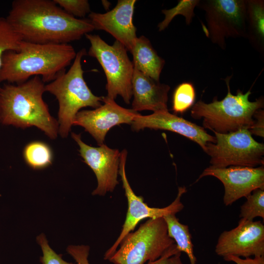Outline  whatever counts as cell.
I'll return each mask as SVG.
<instances>
[{
	"label": "cell",
	"mask_w": 264,
	"mask_h": 264,
	"mask_svg": "<svg viewBox=\"0 0 264 264\" xmlns=\"http://www.w3.org/2000/svg\"><path fill=\"white\" fill-rule=\"evenodd\" d=\"M6 18L22 41L35 44H68L94 30L88 19L68 14L53 0H15Z\"/></svg>",
	"instance_id": "cell-1"
},
{
	"label": "cell",
	"mask_w": 264,
	"mask_h": 264,
	"mask_svg": "<svg viewBox=\"0 0 264 264\" xmlns=\"http://www.w3.org/2000/svg\"><path fill=\"white\" fill-rule=\"evenodd\" d=\"M76 52L69 44H39L22 41L18 51L5 52L0 68V84H19L40 76L50 82L74 60Z\"/></svg>",
	"instance_id": "cell-2"
},
{
	"label": "cell",
	"mask_w": 264,
	"mask_h": 264,
	"mask_svg": "<svg viewBox=\"0 0 264 264\" xmlns=\"http://www.w3.org/2000/svg\"><path fill=\"white\" fill-rule=\"evenodd\" d=\"M45 85L38 76L19 84L3 83L0 86V123L22 129L35 127L55 139L59 125L43 98Z\"/></svg>",
	"instance_id": "cell-3"
},
{
	"label": "cell",
	"mask_w": 264,
	"mask_h": 264,
	"mask_svg": "<svg viewBox=\"0 0 264 264\" xmlns=\"http://www.w3.org/2000/svg\"><path fill=\"white\" fill-rule=\"evenodd\" d=\"M231 77L227 76L224 79L228 91L223 99L219 101L215 97L210 103L200 100L191 110V117L202 118L203 128L214 132L225 134L241 129L249 130L254 122V114L264 107L262 97L253 102L249 101L250 89L245 93L238 89L236 95L232 94L229 85Z\"/></svg>",
	"instance_id": "cell-4"
},
{
	"label": "cell",
	"mask_w": 264,
	"mask_h": 264,
	"mask_svg": "<svg viewBox=\"0 0 264 264\" xmlns=\"http://www.w3.org/2000/svg\"><path fill=\"white\" fill-rule=\"evenodd\" d=\"M86 54V49L79 50L69 69L45 85V91L54 95L58 101L59 134L63 138L68 136L80 109L88 107L96 109L102 105L103 96L93 94L84 78L81 61Z\"/></svg>",
	"instance_id": "cell-5"
},
{
	"label": "cell",
	"mask_w": 264,
	"mask_h": 264,
	"mask_svg": "<svg viewBox=\"0 0 264 264\" xmlns=\"http://www.w3.org/2000/svg\"><path fill=\"white\" fill-rule=\"evenodd\" d=\"M175 244L163 218L149 219L125 237L108 260L113 264H144L158 259Z\"/></svg>",
	"instance_id": "cell-6"
},
{
	"label": "cell",
	"mask_w": 264,
	"mask_h": 264,
	"mask_svg": "<svg viewBox=\"0 0 264 264\" xmlns=\"http://www.w3.org/2000/svg\"><path fill=\"white\" fill-rule=\"evenodd\" d=\"M85 37L90 44L88 55L98 61L106 75V96L114 100L120 95L127 104H130L134 66L128 57V50L117 41L110 45L98 35L88 33Z\"/></svg>",
	"instance_id": "cell-7"
},
{
	"label": "cell",
	"mask_w": 264,
	"mask_h": 264,
	"mask_svg": "<svg viewBox=\"0 0 264 264\" xmlns=\"http://www.w3.org/2000/svg\"><path fill=\"white\" fill-rule=\"evenodd\" d=\"M214 133L216 142L208 143L204 151L210 156L211 166L264 165V145L255 140L248 129L225 134Z\"/></svg>",
	"instance_id": "cell-8"
},
{
	"label": "cell",
	"mask_w": 264,
	"mask_h": 264,
	"mask_svg": "<svg viewBox=\"0 0 264 264\" xmlns=\"http://www.w3.org/2000/svg\"><path fill=\"white\" fill-rule=\"evenodd\" d=\"M197 6L205 12L206 36L222 49L229 38H246L245 0H199Z\"/></svg>",
	"instance_id": "cell-9"
},
{
	"label": "cell",
	"mask_w": 264,
	"mask_h": 264,
	"mask_svg": "<svg viewBox=\"0 0 264 264\" xmlns=\"http://www.w3.org/2000/svg\"><path fill=\"white\" fill-rule=\"evenodd\" d=\"M128 152L123 150L120 152V163L118 174L121 177L123 187L128 202V210L121 231L116 241L106 252L104 259L108 260L118 249L125 237L134 231L135 227L143 220L163 218L170 214H176L181 211L184 205L181 201V198L186 192L185 187H179L178 193L175 200L168 206L163 208L151 207L144 201L142 196H137L132 190L128 180L125 165Z\"/></svg>",
	"instance_id": "cell-10"
},
{
	"label": "cell",
	"mask_w": 264,
	"mask_h": 264,
	"mask_svg": "<svg viewBox=\"0 0 264 264\" xmlns=\"http://www.w3.org/2000/svg\"><path fill=\"white\" fill-rule=\"evenodd\" d=\"M71 137L79 147L80 156L94 173L97 181L93 196H105L107 192H113L118 184V175L120 152L103 144L99 147H92L83 141L81 134L71 132Z\"/></svg>",
	"instance_id": "cell-11"
},
{
	"label": "cell",
	"mask_w": 264,
	"mask_h": 264,
	"mask_svg": "<svg viewBox=\"0 0 264 264\" xmlns=\"http://www.w3.org/2000/svg\"><path fill=\"white\" fill-rule=\"evenodd\" d=\"M215 252L223 258L264 256V224L261 221L241 219L237 227L220 235Z\"/></svg>",
	"instance_id": "cell-12"
},
{
	"label": "cell",
	"mask_w": 264,
	"mask_h": 264,
	"mask_svg": "<svg viewBox=\"0 0 264 264\" xmlns=\"http://www.w3.org/2000/svg\"><path fill=\"white\" fill-rule=\"evenodd\" d=\"M205 176H213L222 182L224 187L223 201L226 206L231 205L242 197L246 198L256 189H264V165L226 168L210 166L204 170L197 181Z\"/></svg>",
	"instance_id": "cell-13"
},
{
	"label": "cell",
	"mask_w": 264,
	"mask_h": 264,
	"mask_svg": "<svg viewBox=\"0 0 264 264\" xmlns=\"http://www.w3.org/2000/svg\"><path fill=\"white\" fill-rule=\"evenodd\" d=\"M104 104L92 110H80L76 115L73 125L84 128L98 145L104 144L109 131L115 126L131 124L139 113L132 109L118 105L114 100L103 96Z\"/></svg>",
	"instance_id": "cell-14"
},
{
	"label": "cell",
	"mask_w": 264,
	"mask_h": 264,
	"mask_svg": "<svg viewBox=\"0 0 264 264\" xmlns=\"http://www.w3.org/2000/svg\"><path fill=\"white\" fill-rule=\"evenodd\" d=\"M136 2L135 0H118L115 6L107 12H91L88 15L94 29L109 33L130 52L137 38L133 23Z\"/></svg>",
	"instance_id": "cell-15"
},
{
	"label": "cell",
	"mask_w": 264,
	"mask_h": 264,
	"mask_svg": "<svg viewBox=\"0 0 264 264\" xmlns=\"http://www.w3.org/2000/svg\"><path fill=\"white\" fill-rule=\"evenodd\" d=\"M131 128L134 132L149 128L175 132L197 143L203 151L208 143L216 142L215 136L208 134L203 127L172 114L168 110L154 112L147 115L139 113L131 123Z\"/></svg>",
	"instance_id": "cell-16"
},
{
	"label": "cell",
	"mask_w": 264,
	"mask_h": 264,
	"mask_svg": "<svg viewBox=\"0 0 264 264\" xmlns=\"http://www.w3.org/2000/svg\"><path fill=\"white\" fill-rule=\"evenodd\" d=\"M132 110L136 112L150 110H167L169 85L160 83L134 68L132 81Z\"/></svg>",
	"instance_id": "cell-17"
},
{
	"label": "cell",
	"mask_w": 264,
	"mask_h": 264,
	"mask_svg": "<svg viewBox=\"0 0 264 264\" xmlns=\"http://www.w3.org/2000/svg\"><path fill=\"white\" fill-rule=\"evenodd\" d=\"M131 53L133 56L134 68L159 82L165 61L158 55L149 40L144 36L137 37Z\"/></svg>",
	"instance_id": "cell-18"
},
{
	"label": "cell",
	"mask_w": 264,
	"mask_h": 264,
	"mask_svg": "<svg viewBox=\"0 0 264 264\" xmlns=\"http://www.w3.org/2000/svg\"><path fill=\"white\" fill-rule=\"evenodd\" d=\"M246 38L252 46L264 57V1L246 0Z\"/></svg>",
	"instance_id": "cell-19"
},
{
	"label": "cell",
	"mask_w": 264,
	"mask_h": 264,
	"mask_svg": "<svg viewBox=\"0 0 264 264\" xmlns=\"http://www.w3.org/2000/svg\"><path fill=\"white\" fill-rule=\"evenodd\" d=\"M163 218L167 224L168 235L174 241L178 249L188 256L191 264H197L188 226L181 223L175 214L168 215Z\"/></svg>",
	"instance_id": "cell-20"
},
{
	"label": "cell",
	"mask_w": 264,
	"mask_h": 264,
	"mask_svg": "<svg viewBox=\"0 0 264 264\" xmlns=\"http://www.w3.org/2000/svg\"><path fill=\"white\" fill-rule=\"evenodd\" d=\"M26 163L33 169L45 168L52 164L53 154L45 143L35 141L28 143L23 151Z\"/></svg>",
	"instance_id": "cell-21"
},
{
	"label": "cell",
	"mask_w": 264,
	"mask_h": 264,
	"mask_svg": "<svg viewBox=\"0 0 264 264\" xmlns=\"http://www.w3.org/2000/svg\"><path fill=\"white\" fill-rule=\"evenodd\" d=\"M199 1L198 0H179L178 4L174 7L168 10H162V12L165 15V18L158 24V30L161 31L164 30L174 17L178 15L184 16L186 24H190L194 16V8Z\"/></svg>",
	"instance_id": "cell-22"
},
{
	"label": "cell",
	"mask_w": 264,
	"mask_h": 264,
	"mask_svg": "<svg viewBox=\"0 0 264 264\" xmlns=\"http://www.w3.org/2000/svg\"><path fill=\"white\" fill-rule=\"evenodd\" d=\"M246 198L241 207L240 218L248 220L258 217L264 219V189H256Z\"/></svg>",
	"instance_id": "cell-23"
},
{
	"label": "cell",
	"mask_w": 264,
	"mask_h": 264,
	"mask_svg": "<svg viewBox=\"0 0 264 264\" xmlns=\"http://www.w3.org/2000/svg\"><path fill=\"white\" fill-rule=\"evenodd\" d=\"M196 91L193 85L189 82L179 84L175 89L172 100V110L175 113L182 114L194 104Z\"/></svg>",
	"instance_id": "cell-24"
},
{
	"label": "cell",
	"mask_w": 264,
	"mask_h": 264,
	"mask_svg": "<svg viewBox=\"0 0 264 264\" xmlns=\"http://www.w3.org/2000/svg\"><path fill=\"white\" fill-rule=\"evenodd\" d=\"M22 41L6 18L0 17V68L3 54L8 51H18Z\"/></svg>",
	"instance_id": "cell-25"
},
{
	"label": "cell",
	"mask_w": 264,
	"mask_h": 264,
	"mask_svg": "<svg viewBox=\"0 0 264 264\" xmlns=\"http://www.w3.org/2000/svg\"><path fill=\"white\" fill-rule=\"evenodd\" d=\"M54 2L68 14L79 19L84 18L90 12L87 0H53Z\"/></svg>",
	"instance_id": "cell-26"
},
{
	"label": "cell",
	"mask_w": 264,
	"mask_h": 264,
	"mask_svg": "<svg viewBox=\"0 0 264 264\" xmlns=\"http://www.w3.org/2000/svg\"><path fill=\"white\" fill-rule=\"evenodd\" d=\"M37 241L43 252V256L40 257L42 264H73L64 260L62 254L56 253L50 247L44 234H40L37 238Z\"/></svg>",
	"instance_id": "cell-27"
},
{
	"label": "cell",
	"mask_w": 264,
	"mask_h": 264,
	"mask_svg": "<svg viewBox=\"0 0 264 264\" xmlns=\"http://www.w3.org/2000/svg\"><path fill=\"white\" fill-rule=\"evenodd\" d=\"M181 255V252L175 244L159 258L154 261L149 262L147 264H183Z\"/></svg>",
	"instance_id": "cell-28"
},
{
	"label": "cell",
	"mask_w": 264,
	"mask_h": 264,
	"mask_svg": "<svg viewBox=\"0 0 264 264\" xmlns=\"http://www.w3.org/2000/svg\"><path fill=\"white\" fill-rule=\"evenodd\" d=\"M66 251L78 264H90L88 260L89 247L88 245H69Z\"/></svg>",
	"instance_id": "cell-29"
},
{
	"label": "cell",
	"mask_w": 264,
	"mask_h": 264,
	"mask_svg": "<svg viewBox=\"0 0 264 264\" xmlns=\"http://www.w3.org/2000/svg\"><path fill=\"white\" fill-rule=\"evenodd\" d=\"M264 110L260 109L256 111L253 117L254 122L248 130L250 133L257 136L264 137Z\"/></svg>",
	"instance_id": "cell-30"
},
{
	"label": "cell",
	"mask_w": 264,
	"mask_h": 264,
	"mask_svg": "<svg viewBox=\"0 0 264 264\" xmlns=\"http://www.w3.org/2000/svg\"><path fill=\"white\" fill-rule=\"evenodd\" d=\"M228 262H233L236 264H264V256L254 257L253 258L250 257L244 258L229 255L223 258Z\"/></svg>",
	"instance_id": "cell-31"
}]
</instances>
